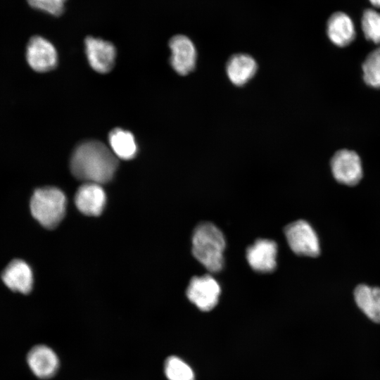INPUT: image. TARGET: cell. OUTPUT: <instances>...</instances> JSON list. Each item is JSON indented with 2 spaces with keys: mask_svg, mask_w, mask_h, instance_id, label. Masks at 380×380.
I'll return each instance as SVG.
<instances>
[{
  "mask_svg": "<svg viewBox=\"0 0 380 380\" xmlns=\"http://www.w3.org/2000/svg\"><path fill=\"white\" fill-rule=\"evenodd\" d=\"M118 166V158L110 148L97 140L79 144L70 161L71 172L77 179L99 184L110 181Z\"/></svg>",
  "mask_w": 380,
  "mask_h": 380,
  "instance_id": "cell-1",
  "label": "cell"
},
{
  "mask_svg": "<svg viewBox=\"0 0 380 380\" xmlns=\"http://www.w3.org/2000/svg\"><path fill=\"white\" fill-rule=\"evenodd\" d=\"M225 239L222 232L211 222L199 224L192 236V253L209 272L222 269Z\"/></svg>",
  "mask_w": 380,
  "mask_h": 380,
  "instance_id": "cell-2",
  "label": "cell"
},
{
  "mask_svg": "<svg viewBox=\"0 0 380 380\" xmlns=\"http://www.w3.org/2000/svg\"><path fill=\"white\" fill-rule=\"evenodd\" d=\"M67 200L64 193L56 187L37 189L30 201L32 216L44 227L53 229L63 218Z\"/></svg>",
  "mask_w": 380,
  "mask_h": 380,
  "instance_id": "cell-3",
  "label": "cell"
},
{
  "mask_svg": "<svg viewBox=\"0 0 380 380\" xmlns=\"http://www.w3.org/2000/svg\"><path fill=\"white\" fill-rule=\"evenodd\" d=\"M284 234L289 247L295 253L308 257L319 255L317 235L308 222L300 220L289 224Z\"/></svg>",
  "mask_w": 380,
  "mask_h": 380,
  "instance_id": "cell-4",
  "label": "cell"
},
{
  "mask_svg": "<svg viewBox=\"0 0 380 380\" xmlns=\"http://www.w3.org/2000/svg\"><path fill=\"white\" fill-rule=\"evenodd\" d=\"M218 282L210 275L193 277L186 289L189 300L202 311H210L217 304L220 295Z\"/></svg>",
  "mask_w": 380,
  "mask_h": 380,
  "instance_id": "cell-5",
  "label": "cell"
},
{
  "mask_svg": "<svg viewBox=\"0 0 380 380\" xmlns=\"http://www.w3.org/2000/svg\"><path fill=\"white\" fill-rule=\"evenodd\" d=\"M331 168L335 179L348 186L356 185L362 177L361 160L353 151H337L331 158Z\"/></svg>",
  "mask_w": 380,
  "mask_h": 380,
  "instance_id": "cell-6",
  "label": "cell"
},
{
  "mask_svg": "<svg viewBox=\"0 0 380 380\" xmlns=\"http://www.w3.org/2000/svg\"><path fill=\"white\" fill-rule=\"evenodd\" d=\"M26 58L34 70L43 72L55 68L58 55L56 48L49 40L41 36H34L27 45Z\"/></svg>",
  "mask_w": 380,
  "mask_h": 380,
  "instance_id": "cell-7",
  "label": "cell"
},
{
  "mask_svg": "<svg viewBox=\"0 0 380 380\" xmlns=\"http://www.w3.org/2000/svg\"><path fill=\"white\" fill-rule=\"evenodd\" d=\"M85 53L91 67L96 72H109L115 64L116 50L113 44L100 38L88 37L84 41Z\"/></svg>",
  "mask_w": 380,
  "mask_h": 380,
  "instance_id": "cell-8",
  "label": "cell"
},
{
  "mask_svg": "<svg viewBox=\"0 0 380 380\" xmlns=\"http://www.w3.org/2000/svg\"><path fill=\"white\" fill-rule=\"evenodd\" d=\"M169 48L170 64L178 74L185 75L194 69L196 50L189 37L182 34L172 37L169 42Z\"/></svg>",
  "mask_w": 380,
  "mask_h": 380,
  "instance_id": "cell-9",
  "label": "cell"
},
{
  "mask_svg": "<svg viewBox=\"0 0 380 380\" xmlns=\"http://www.w3.org/2000/svg\"><path fill=\"white\" fill-rule=\"evenodd\" d=\"M277 245L270 239H260L246 250V259L256 272L267 273L277 267Z\"/></svg>",
  "mask_w": 380,
  "mask_h": 380,
  "instance_id": "cell-10",
  "label": "cell"
},
{
  "mask_svg": "<svg viewBox=\"0 0 380 380\" xmlns=\"http://www.w3.org/2000/svg\"><path fill=\"white\" fill-rule=\"evenodd\" d=\"M106 196L101 184L84 182L77 189L75 203L77 209L86 215L97 216L103 210Z\"/></svg>",
  "mask_w": 380,
  "mask_h": 380,
  "instance_id": "cell-11",
  "label": "cell"
},
{
  "mask_svg": "<svg viewBox=\"0 0 380 380\" xmlns=\"http://www.w3.org/2000/svg\"><path fill=\"white\" fill-rule=\"evenodd\" d=\"M27 364L37 377L49 379L53 376L58 368V359L49 347L39 345L33 347L27 354Z\"/></svg>",
  "mask_w": 380,
  "mask_h": 380,
  "instance_id": "cell-12",
  "label": "cell"
},
{
  "mask_svg": "<svg viewBox=\"0 0 380 380\" xmlns=\"http://www.w3.org/2000/svg\"><path fill=\"white\" fill-rule=\"evenodd\" d=\"M327 34L336 46L344 47L349 45L356 35L352 18L342 11L334 13L327 20Z\"/></svg>",
  "mask_w": 380,
  "mask_h": 380,
  "instance_id": "cell-13",
  "label": "cell"
},
{
  "mask_svg": "<svg viewBox=\"0 0 380 380\" xmlns=\"http://www.w3.org/2000/svg\"><path fill=\"white\" fill-rule=\"evenodd\" d=\"M1 278L6 286L13 291L26 294L32 290V272L23 260L11 261L4 270Z\"/></svg>",
  "mask_w": 380,
  "mask_h": 380,
  "instance_id": "cell-14",
  "label": "cell"
},
{
  "mask_svg": "<svg viewBox=\"0 0 380 380\" xmlns=\"http://www.w3.org/2000/svg\"><path fill=\"white\" fill-rule=\"evenodd\" d=\"M257 63L248 54L237 53L228 61L226 71L229 80L236 86H242L248 82L255 74Z\"/></svg>",
  "mask_w": 380,
  "mask_h": 380,
  "instance_id": "cell-15",
  "label": "cell"
},
{
  "mask_svg": "<svg viewBox=\"0 0 380 380\" xmlns=\"http://www.w3.org/2000/svg\"><path fill=\"white\" fill-rule=\"evenodd\" d=\"M354 298L359 309L367 318L380 324V288L360 284L355 289Z\"/></svg>",
  "mask_w": 380,
  "mask_h": 380,
  "instance_id": "cell-16",
  "label": "cell"
},
{
  "mask_svg": "<svg viewBox=\"0 0 380 380\" xmlns=\"http://www.w3.org/2000/svg\"><path fill=\"white\" fill-rule=\"evenodd\" d=\"M110 148L119 159L127 160L134 158L138 151L133 134L121 128H115L108 136Z\"/></svg>",
  "mask_w": 380,
  "mask_h": 380,
  "instance_id": "cell-17",
  "label": "cell"
},
{
  "mask_svg": "<svg viewBox=\"0 0 380 380\" xmlns=\"http://www.w3.org/2000/svg\"><path fill=\"white\" fill-rule=\"evenodd\" d=\"M361 28L367 40L380 44V12L374 8L365 9L361 17Z\"/></svg>",
  "mask_w": 380,
  "mask_h": 380,
  "instance_id": "cell-18",
  "label": "cell"
},
{
  "mask_svg": "<svg viewBox=\"0 0 380 380\" xmlns=\"http://www.w3.org/2000/svg\"><path fill=\"white\" fill-rule=\"evenodd\" d=\"M165 374L168 380H194L191 367L177 356L169 357L165 363Z\"/></svg>",
  "mask_w": 380,
  "mask_h": 380,
  "instance_id": "cell-19",
  "label": "cell"
},
{
  "mask_svg": "<svg viewBox=\"0 0 380 380\" xmlns=\"http://www.w3.org/2000/svg\"><path fill=\"white\" fill-rule=\"evenodd\" d=\"M362 71L364 80L367 85L380 88V47L367 56L362 64Z\"/></svg>",
  "mask_w": 380,
  "mask_h": 380,
  "instance_id": "cell-20",
  "label": "cell"
},
{
  "mask_svg": "<svg viewBox=\"0 0 380 380\" xmlns=\"http://www.w3.org/2000/svg\"><path fill=\"white\" fill-rule=\"evenodd\" d=\"M67 0H27L29 5L38 11L58 16L64 11Z\"/></svg>",
  "mask_w": 380,
  "mask_h": 380,
  "instance_id": "cell-21",
  "label": "cell"
},
{
  "mask_svg": "<svg viewBox=\"0 0 380 380\" xmlns=\"http://www.w3.org/2000/svg\"><path fill=\"white\" fill-rule=\"evenodd\" d=\"M371 4L378 8L380 9V0H369Z\"/></svg>",
  "mask_w": 380,
  "mask_h": 380,
  "instance_id": "cell-22",
  "label": "cell"
}]
</instances>
